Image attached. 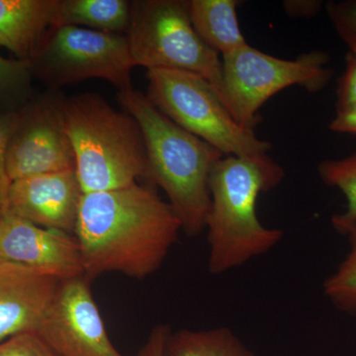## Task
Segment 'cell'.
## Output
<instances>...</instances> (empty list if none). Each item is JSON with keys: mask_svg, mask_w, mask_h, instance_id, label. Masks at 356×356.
Listing matches in <instances>:
<instances>
[{"mask_svg": "<svg viewBox=\"0 0 356 356\" xmlns=\"http://www.w3.org/2000/svg\"><path fill=\"white\" fill-rule=\"evenodd\" d=\"M182 231L172 206L136 182L83 194L74 236L88 281L106 273L145 280L163 266Z\"/></svg>", "mask_w": 356, "mask_h": 356, "instance_id": "6da1fadb", "label": "cell"}, {"mask_svg": "<svg viewBox=\"0 0 356 356\" xmlns=\"http://www.w3.org/2000/svg\"><path fill=\"white\" fill-rule=\"evenodd\" d=\"M284 168L268 154L225 156L211 170V205L206 220L208 270L221 275L270 252L281 229L267 228L257 213V198L284 179Z\"/></svg>", "mask_w": 356, "mask_h": 356, "instance_id": "7a4b0ae2", "label": "cell"}, {"mask_svg": "<svg viewBox=\"0 0 356 356\" xmlns=\"http://www.w3.org/2000/svg\"><path fill=\"white\" fill-rule=\"evenodd\" d=\"M118 99L142 131L147 179L165 191L185 235H200L210 210L211 170L224 154L179 127L140 91L133 88L120 90Z\"/></svg>", "mask_w": 356, "mask_h": 356, "instance_id": "3957f363", "label": "cell"}, {"mask_svg": "<svg viewBox=\"0 0 356 356\" xmlns=\"http://www.w3.org/2000/svg\"><path fill=\"white\" fill-rule=\"evenodd\" d=\"M65 128L74 147L83 194L124 188L147 177L144 137L138 122L93 93L64 99Z\"/></svg>", "mask_w": 356, "mask_h": 356, "instance_id": "277c9868", "label": "cell"}, {"mask_svg": "<svg viewBox=\"0 0 356 356\" xmlns=\"http://www.w3.org/2000/svg\"><path fill=\"white\" fill-rule=\"evenodd\" d=\"M127 38L135 67L197 74L212 86L225 104L222 58L198 36L187 1L131 2Z\"/></svg>", "mask_w": 356, "mask_h": 356, "instance_id": "5b68a950", "label": "cell"}, {"mask_svg": "<svg viewBox=\"0 0 356 356\" xmlns=\"http://www.w3.org/2000/svg\"><path fill=\"white\" fill-rule=\"evenodd\" d=\"M147 99L187 132L224 156L268 154L270 143L243 128L203 77L184 70H147Z\"/></svg>", "mask_w": 356, "mask_h": 356, "instance_id": "8992f818", "label": "cell"}, {"mask_svg": "<svg viewBox=\"0 0 356 356\" xmlns=\"http://www.w3.org/2000/svg\"><path fill=\"white\" fill-rule=\"evenodd\" d=\"M329 54L307 51L294 60L273 57L248 44L222 58L225 105L243 128L254 130L264 103L290 86L318 93L331 83Z\"/></svg>", "mask_w": 356, "mask_h": 356, "instance_id": "52a82bcc", "label": "cell"}, {"mask_svg": "<svg viewBox=\"0 0 356 356\" xmlns=\"http://www.w3.org/2000/svg\"><path fill=\"white\" fill-rule=\"evenodd\" d=\"M30 62L32 72L53 88L90 79L109 81L119 91L132 88L135 64L127 35L77 26L51 28Z\"/></svg>", "mask_w": 356, "mask_h": 356, "instance_id": "ba28073f", "label": "cell"}, {"mask_svg": "<svg viewBox=\"0 0 356 356\" xmlns=\"http://www.w3.org/2000/svg\"><path fill=\"white\" fill-rule=\"evenodd\" d=\"M63 102L64 98L55 95L24 108L20 124L7 146L6 168L11 181L76 170Z\"/></svg>", "mask_w": 356, "mask_h": 356, "instance_id": "9c48e42d", "label": "cell"}, {"mask_svg": "<svg viewBox=\"0 0 356 356\" xmlns=\"http://www.w3.org/2000/svg\"><path fill=\"white\" fill-rule=\"evenodd\" d=\"M88 282L63 281L37 334L58 356H124L107 334Z\"/></svg>", "mask_w": 356, "mask_h": 356, "instance_id": "30bf717a", "label": "cell"}, {"mask_svg": "<svg viewBox=\"0 0 356 356\" xmlns=\"http://www.w3.org/2000/svg\"><path fill=\"white\" fill-rule=\"evenodd\" d=\"M0 262L20 264L60 281L84 277L76 236L7 212L0 218Z\"/></svg>", "mask_w": 356, "mask_h": 356, "instance_id": "8fae6325", "label": "cell"}, {"mask_svg": "<svg viewBox=\"0 0 356 356\" xmlns=\"http://www.w3.org/2000/svg\"><path fill=\"white\" fill-rule=\"evenodd\" d=\"M83 196L76 170L35 175L13 182L8 213L74 235Z\"/></svg>", "mask_w": 356, "mask_h": 356, "instance_id": "7c38bea8", "label": "cell"}, {"mask_svg": "<svg viewBox=\"0 0 356 356\" xmlns=\"http://www.w3.org/2000/svg\"><path fill=\"white\" fill-rule=\"evenodd\" d=\"M62 282L30 267L0 262V343L38 332Z\"/></svg>", "mask_w": 356, "mask_h": 356, "instance_id": "4fadbf2b", "label": "cell"}, {"mask_svg": "<svg viewBox=\"0 0 356 356\" xmlns=\"http://www.w3.org/2000/svg\"><path fill=\"white\" fill-rule=\"evenodd\" d=\"M58 0H0V47L31 60L51 28Z\"/></svg>", "mask_w": 356, "mask_h": 356, "instance_id": "5bb4252c", "label": "cell"}, {"mask_svg": "<svg viewBox=\"0 0 356 356\" xmlns=\"http://www.w3.org/2000/svg\"><path fill=\"white\" fill-rule=\"evenodd\" d=\"M238 0H189V16L198 36L221 57L248 46L238 23Z\"/></svg>", "mask_w": 356, "mask_h": 356, "instance_id": "9a60e30c", "label": "cell"}, {"mask_svg": "<svg viewBox=\"0 0 356 356\" xmlns=\"http://www.w3.org/2000/svg\"><path fill=\"white\" fill-rule=\"evenodd\" d=\"M130 20L131 2L126 0H58L54 28L77 26L127 35Z\"/></svg>", "mask_w": 356, "mask_h": 356, "instance_id": "2e32d148", "label": "cell"}, {"mask_svg": "<svg viewBox=\"0 0 356 356\" xmlns=\"http://www.w3.org/2000/svg\"><path fill=\"white\" fill-rule=\"evenodd\" d=\"M163 356H255L238 336L226 327L170 331Z\"/></svg>", "mask_w": 356, "mask_h": 356, "instance_id": "e0dca14e", "label": "cell"}, {"mask_svg": "<svg viewBox=\"0 0 356 356\" xmlns=\"http://www.w3.org/2000/svg\"><path fill=\"white\" fill-rule=\"evenodd\" d=\"M318 173L327 186L341 191L346 198V209L332 217V228L344 236L356 224V151L343 159L321 161Z\"/></svg>", "mask_w": 356, "mask_h": 356, "instance_id": "ac0fdd59", "label": "cell"}, {"mask_svg": "<svg viewBox=\"0 0 356 356\" xmlns=\"http://www.w3.org/2000/svg\"><path fill=\"white\" fill-rule=\"evenodd\" d=\"M350 252L332 275L325 280V297L337 310L356 315V224L346 232Z\"/></svg>", "mask_w": 356, "mask_h": 356, "instance_id": "d6986e66", "label": "cell"}, {"mask_svg": "<svg viewBox=\"0 0 356 356\" xmlns=\"http://www.w3.org/2000/svg\"><path fill=\"white\" fill-rule=\"evenodd\" d=\"M24 109L0 114V218L8 212L9 192L11 181L7 172L6 151L11 136L20 124Z\"/></svg>", "mask_w": 356, "mask_h": 356, "instance_id": "ffe728a7", "label": "cell"}, {"mask_svg": "<svg viewBox=\"0 0 356 356\" xmlns=\"http://www.w3.org/2000/svg\"><path fill=\"white\" fill-rule=\"evenodd\" d=\"M325 6L337 36L356 54V0L330 1Z\"/></svg>", "mask_w": 356, "mask_h": 356, "instance_id": "44dd1931", "label": "cell"}, {"mask_svg": "<svg viewBox=\"0 0 356 356\" xmlns=\"http://www.w3.org/2000/svg\"><path fill=\"white\" fill-rule=\"evenodd\" d=\"M0 356H58L37 332L16 334L0 343Z\"/></svg>", "mask_w": 356, "mask_h": 356, "instance_id": "7402d4cb", "label": "cell"}, {"mask_svg": "<svg viewBox=\"0 0 356 356\" xmlns=\"http://www.w3.org/2000/svg\"><path fill=\"white\" fill-rule=\"evenodd\" d=\"M31 72L30 60H9L0 55V96L24 86Z\"/></svg>", "mask_w": 356, "mask_h": 356, "instance_id": "603a6c76", "label": "cell"}, {"mask_svg": "<svg viewBox=\"0 0 356 356\" xmlns=\"http://www.w3.org/2000/svg\"><path fill=\"white\" fill-rule=\"evenodd\" d=\"M356 109V54L348 51L346 69L337 81V112Z\"/></svg>", "mask_w": 356, "mask_h": 356, "instance_id": "cb8c5ba5", "label": "cell"}, {"mask_svg": "<svg viewBox=\"0 0 356 356\" xmlns=\"http://www.w3.org/2000/svg\"><path fill=\"white\" fill-rule=\"evenodd\" d=\"M170 329L166 325H156L152 329L146 343L140 348L137 356H163L166 339Z\"/></svg>", "mask_w": 356, "mask_h": 356, "instance_id": "d4e9b609", "label": "cell"}, {"mask_svg": "<svg viewBox=\"0 0 356 356\" xmlns=\"http://www.w3.org/2000/svg\"><path fill=\"white\" fill-rule=\"evenodd\" d=\"M324 6L321 0H285L282 4L285 13L292 18L314 17Z\"/></svg>", "mask_w": 356, "mask_h": 356, "instance_id": "484cf974", "label": "cell"}, {"mask_svg": "<svg viewBox=\"0 0 356 356\" xmlns=\"http://www.w3.org/2000/svg\"><path fill=\"white\" fill-rule=\"evenodd\" d=\"M329 127L332 132L356 136V109L337 112Z\"/></svg>", "mask_w": 356, "mask_h": 356, "instance_id": "4316f807", "label": "cell"}]
</instances>
